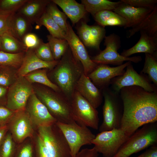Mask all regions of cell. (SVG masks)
Instances as JSON below:
<instances>
[{
	"label": "cell",
	"instance_id": "cell-1",
	"mask_svg": "<svg viewBox=\"0 0 157 157\" xmlns=\"http://www.w3.org/2000/svg\"><path fill=\"white\" fill-rule=\"evenodd\" d=\"M123 105L120 128L130 136L143 125L157 121V90L139 86L125 87L119 92Z\"/></svg>",
	"mask_w": 157,
	"mask_h": 157
},
{
	"label": "cell",
	"instance_id": "cell-2",
	"mask_svg": "<svg viewBox=\"0 0 157 157\" xmlns=\"http://www.w3.org/2000/svg\"><path fill=\"white\" fill-rule=\"evenodd\" d=\"M52 69L51 81L71 102L77 83L84 73L82 64L74 56L69 47Z\"/></svg>",
	"mask_w": 157,
	"mask_h": 157
},
{
	"label": "cell",
	"instance_id": "cell-3",
	"mask_svg": "<svg viewBox=\"0 0 157 157\" xmlns=\"http://www.w3.org/2000/svg\"><path fill=\"white\" fill-rule=\"evenodd\" d=\"M44 86L36 89L34 92L57 122L65 123L75 122L70 101L61 92Z\"/></svg>",
	"mask_w": 157,
	"mask_h": 157
},
{
	"label": "cell",
	"instance_id": "cell-4",
	"mask_svg": "<svg viewBox=\"0 0 157 157\" xmlns=\"http://www.w3.org/2000/svg\"><path fill=\"white\" fill-rule=\"evenodd\" d=\"M157 142L156 122L147 124L129 136L113 157H129Z\"/></svg>",
	"mask_w": 157,
	"mask_h": 157
},
{
	"label": "cell",
	"instance_id": "cell-5",
	"mask_svg": "<svg viewBox=\"0 0 157 157\" xmlns=\"http://www.w3.org/2000/svg\"><path fill=\"white\" fill-rule=\"evenodd\" d=\"M104 102L103 106V121L99 132L120 128L123 114V105L119 93L109 87L102 90Z\"/></svg>",
	"mask_w": 157,
	"mask_h": 157
},
{
	"label": "cell",
	"instance_id": "cell-6",
	"mask_svg": "<svg viewBox=\"0 0 157 157\" xmlns=\"http://www.w3.org/2000/svg\"><path fill=\"white\" fill-rule=\"evenodd\" d=\"M56 124L67 143L71 157H74L83 146L92 144L95 135L88 127L76 122L65 123L57 122Z\"/></svg>",
	"mask_w": 157,
	"mask_h": 157
},
{
	"label": "cell",
	"instance_id": "cell-7",
	"mask_svg": "<svg viewBox=\"0 0 157 157\" xmlns=\"http://www.w3.org/2000/svg\"><path fill=\"white\" fill-rule=\"evenodd\" d=\"M104 38L105 49L99 54L90 58L95 63L117 66L123 64L125 61L137 63L142 60V58L140 56L126 57L118 53L117 51L121 47V40L119 37L116 34H111L105 36Z\"/></svg>",
	"mask_w": 157,
	"mask_h": 157
},
{
	"label": "cell",
	"instance_id": "cell-8",
	"mask_svg": "<svg viewBox=\"0 0 157 157\" xmlns=\"http://www.w3.org/2000/svg\"><path fill=\"white\" fill-rule=\"evenodd\" d=\"M120 128L100 132L92 142L103 157H113L129 137Z\"/></svg>",
	"mask_w": 157,
	"mask_h": 157
},
{
	"label": "cell",
	"instance_id": "cell-9",
	"mask_svg": "<svg viewBox=\"0 0 157 157\" xmlns=\"http://www.w3.org/2000/svg\"><path fill=\"white\" fill-rule=\"evenodd\" d=\"M71 103L76 122L95 130L98 129L99 121L98 111L76 90Z\"/></svg>",
	"mask_w": 157,
	"mask_h": 157
},
{
	"label": "cell",
	"instance_id": "cell-10",
	"mask_svg": "<svg viewBox=\"0 0 157 157\" xmlns=\"http://www.w3.org/2000/svg\"><path fill=\"white\" fill-rule=\"evenodd\" d=\"M124 74L113 78L111 81V89L119 93L122 88L133 86H139L145 90L153 92L157 90V86L151 83L147 75L138 74L131 63L126 67Z\"/></svg>",
	"mask_w": 157,
	"mask_h": 157
},
{
	"label": "cell",
	"instance_id": "cell-11",
	"mask_svg": "<svg viewBox=\"0 0 157 157\" xmlns=\"http://www.w3.org/2000/svg\"><path fill=\"white\" fill-rule=\"evenodd\" d=\"M34 91L31 83L24 77L19 76L9 88L6 107L15 111L24 110Z\"/></svg>",
	"mask_w": 157,
	"mask_h": 157
},
{
	"label": "cell",
	"instance_id": "cell-12",
	"mask_svg": "<svg viewBox=\"0 0 157 157\" xmlns=\"http://www.w3.org/2000/svg\"><path fill=\"white\" fill-rule=\"evenodd\" d=\"M7 125L14 141L17 143L33 135L34 125L26 109L15 111Z\"/></svg>",
	"mask_w": 157,
	"mask_h": 157
},
{
	"label": "cell",
	"instance_id": "cell-13",
	"mask_svg": "<svg viewBox=\"0 0 157 157\" xmlns=\"http://www.w3.org/2000/svg\"><path fill=\"white\" fill-rule=\"evenodd\" d=\"M65 39L67 42L74 56L82 64L84 74L88 76L98 64L92 60L84 44L76 34L68 21L67 30L65 33Z\"/></svg>",
	"mask_w": 157,
	"mask_h": 157
},
{
	"label": "cell",
	"instance_id": "cell-14",
	"mask_svg": "<svg viewBox=\"0 0 157 157\" xmlns=\"http://www.w3.org/2000/svg\"><path fill=\"white\" fill-rule=\"evenodd\" d=\"M26 110L33 125L37 128L51 126L57 122L34 91L28 99Z\"/></svg>",
	"mask_w": 157,
	"mask_h": 157
},
{
	"label": "cell",
	"instance_id": "cell-15",
	"mask_svg": "<svg viewBox=\"0 0 157 157\" xmlns=\"http://www.w3.org/2000/svg\"><path fill=\"white\" fill-rule=\"evenodd\" d=\"M131 63V61H127L115 67H110L106 64H98L87 76L98 88L102 90L109 87L113 78L123 75L125 71V69Z\"/></svg>",
	"mask_w": 157,
	"mask_h": 157
},
{
	"label": "cell",
	"instance_id": "cell-16",
	"mask_svg": "<svg viewBox=\"0 0 157 157\" xmlns=\"http://www.w3.org/2000/svg\"><path fill=\"white\" fill-rule=\"evenodd\" d=\"M75 90L96 109L101 104L103 101L102 91L98 88L84 73L78 81Z\"/></svg>",
	"mask_w": 157,
	"mask_h": 157
},
{
	"label": "cell",
	"instance_id": "cell-17",
	"mask_svg": "<svg viewBox=\"0 0 157 157\" xmlns=\"http://www.w3.org/2000/svg\"><path fill=\"white\" fill-rule=\"evenodd\" d=\"M153 9L135 7L122 2L113 11L126 20L127 23L124 27L126 28L137 25Z\"/></svg>",
	"mask_w": 157,
	"mask_h": 157
},
{
	"label": "cell",
	"instance_id": "cell-18",
	"mask_svg": "<svg viewBox=\"0 0 157 157\" xmlns=\"http://www.w3.org/2000/svg\"><path fill=\"white\" fill-rule=\"evenodd\" d=\"M59 60L47 62L39 58L33 49H28L25 52L22 63L17 72L19 76L26 75L37 70L47 69L51 70L57 64Z\"/></svg>",
	"mask_w": 157,
	"mask_h": 157
},
{
	"label": "cell",
	"instance_id": "cell-19",
	"mask_svg": "<svg viewBox=\"0 0 157 157\" xmlns=\"http://www.w3.org/2000/svg\"><path fill=\"white\" fill-rule=\"evenodd\" d=\"M140 33V37L138 42L132 47L124 50L120 54L128 57L135 53H144L157 57V37L150 36L142 31Z\"/></svg>",
	"mask_w": 157,
	"mask_h": 157
},
{
	"label": "cell",
	"instance_id": "cell-20",
	"mask_svg": "<svg viewBox=\"0 0 157 157\" xmlns=\"http://www.w3.org/2000/svg\"><path fill=\"white\" fill-rule=\"evenodd\" d=\"M49 0H28L17 12L26 17L33 24L46 10Z\"/></svg>",
	"mask_w": 157,
	"mask_h": 157
},
{
	"label": "cell",
	"instance_id": "cell-21",
	"mask_svg": "<svg viewBox=\"0 0 157 157\" xmlns=\"http://www.w3.org/2000/svg\"><path fill=\"white\" fill-rule=\"evenodd\" d=\"M63 10L72 23L74 24L83 18L87 12L83 4L75 0H52Z\"/></svg>",
	"mask_w": 157,
	"mask_h": 157
},
{
	"label": "cell",
	"instance_id": "cell-22",
	"mask_svg": "<svg viewBox=\"0 0 157 157\" xmlns=\"http://www.w3.org/2000/svg\"><path fill=\"white\" fill-rule=\"evenodd\" d=\"M157 37V6L138 24L129 30L126 37L129 38L138 32Z\"/></svg>",
	"mask_w": 157,
	"mask_h": 157
},
{
	"label": "cell",
	"instance_id": "cell-23",
	"mask_svg": "<svg viewBox=\"0 0 157 157\" xmlns=\"http://www.w3.org/2000/svg\"><path fill=\"white\" fill-rule=\"evenodd\" d=\"M10 26L12 34L22 42L24 37L27 34L31 33L32 29V24L26 17L18 12L11 15Z\"/></svg>",
	"mask_w": 157,
	"mask_h": 157
},
{
	"label": "cell",
	"instance_id": "cell-24",
	"mask_svg": "<svg viewBox=\"0 0 157 157\" xmlns=\"http://www.w3.org/2000/svg\"><path fill=\"white\" fill-rule=\"evenodd\" d=\"M93 16L99 25L104 27L106 26H118L124 27L127 23L125 19L112 10L101 11Z\"/></svg>",
	"mask_w": 157,
	"mask_h": 157
},
{
	"label": "cell",
	"instance_id": "cell-25",
	"mask_svg": "<svg viewBox=\"0 0 157 157\" xmlns=\"http://www.w3.org/2000/svg\"><path fill=\"white\" fill-rule=\"evenodd\" d=\"M86 10L94 16L97 13L104 10H113L122 2L108 0H81Z\"/></svg>",
	"mask_w": 157,
	"mask_h": 157
},
{
	"label": "cell",
	"instance_id": "cell-26",
	"mask_svg": "<svg viewBox=\"0 0 157 157\" xmlns=\"http://www.w3.org/2000/svg\"><path fill=\"white\" fill-rule=\"evenodd\" d=\"M35 23L39 27L42 26H45L50 35L53 37L65 39V32L55 22L46 10Z\"/></svg>",
	"mask_w": 157,
	"mask_h": 157
},
{
	"label": "cell",
	"instance_id": "cell-27",
	"mask_svg": "<svg viewBox=\"0 0 157 157\" xmlns=\"http://www.w3.org/2000/svg\"><path fill=\"white\" fill-rule=\"evenodd\" d=\"M1 38L2 51L17 53L26 52L27 50L22 42L10 33L4 34Z\"/></svg>",
	"mask_w": 157,
	"mask_h": 157
},
{
	"label": "cell",
	"instance_id": "cell-28",
	"mask_svg": "<svg viewBox=\"0 0 157 157\" xmlns=\"http://www.w3.org/2000/svg\"><path fill=\"white\" fill-rule=\"evenodd\" d=\"M48 69H43L37 70L36 71L29 73L24 77L30 83L35 82L40 83L56 91L61 92L59 88L52 83L49 78L47 74Z\"/></svg>",
	"mask_w": 157,
	"mask_h": 157
},
{
	"label": "cell",
	"instance_id": "cell-29",
	"mask_svg": "<svg viewBox=\"0 0 157 157\" xmlns=\"http://www.w3.org/2000/svg\"><path fill=\"white\" fill-rule=\"evenodd\" d=\"M47 40L55 60H59L69 47L65 39H59L50 35L47 36Z\"/></svg>",
	"mask_w": 157,
	"mask_h": 157
},
{
	"label": "cell",
	"instance_id": "cell-30",
	"mask_svg": "<svg viewBox=\"0 0 157 157\" xmlns=\"http://www.w3.org/2000/svg\"><path fill=\"white\" fill-rule=\"evenodd\" d=\"M141 73L147 74L150 81L157 86V57L145 53L144 65Z\"/></svg>",
	"mask_w": 157,
	"mask_h": 157
},
{
	"label": "cell",
	"instance_id": "cell-31",
	"mask_svg": "<svg viewBox=\"0 0 157 157\" xmlns=\"http://www.w3.org/2000/svg\"><path fill=\"white\" fill-rule=\"evenodd\" d=\"M46 11L66 33L67 30V17L65 14L60 11L57 5L51 0L47 5Z\"/></svg>",
	"mask_w": 157,
	"mask_h": 157
},
{
	"label": "cell",
	"instance_id": "cell-32",
	"mask_svg": "<svg viewBox=\"0 0 157 157\" xmlns=\"http://www.w3.org/2000/svg\"><path fill=\"white\" fill-rule=\"evenodd\" d=\"M25 53L23 52L11 53L0 51V65L19 68L22 63Z\"/></svg>",
	"mask_w": 157,
	"mask_h": 157
},
{
	"label": "cell",
	"instance_id": "cell-33",
	"mask_svg": "<svg viewBox=\"0 0 157 157\" xmlns=\"http://www.w3.org/2000/svg\"><path fill=\"white\" fill-rule=\"evenodd\" d=\"M10 133H7L0 145V157H14L15 145Z\"/></svg>",
	"mask_w": 157,
	"mask_h": 157
},
{
	"label": "cell",
	"instance_id": "cell-34",
	"mask_svg": "<svg viewBox=\"0 0 157 157\" xmlns=\"http://www.w3.org/2000/svg\"><path fill=\"white\" fill-rule=\"evenodd\" d=\"M28 0H2L0 1V13L13 14L17 12Z\"/></svg>",
	"mask_w": 157,
	"mask_h": 157
},
{
	"label": "cell",
	"instance_id": "cell-35",
	"mask_svg": "<svg viewBox=\"0 0 157 157\" xmlns=\"http://www.w3.org/2000/svg\"><path fill=\"white\" fill-rule=\"evenodd\" d=\"M33 50L37 56L42 60L47 62L55 60L48 42L44 43L41 40L38 46Z\"/></svg>",
	"mask_w": 157,
	"mask_h": 157
},
{
	"label": "cell",
	"instance_id": "cell-36",
	"mask_svg": "<svg viewBox=\"0 0 157 157\" xmlns=\"http://www.w3.org/2000/svg\"><path fill=\"white\" fill-rule=\"evenodd\" d=\"M79 38L85 46L95 48V46L91 36L90 26L85 22L82 21L78 29Z\"/></svg>",
	"mask_w": 157,
	"mask_h": 157
},
{
	"label": "cell",
	"instance_id": "cell-37",
	"mask_svg": "<svg viewBox=\"0 0 157 157\" xmlns=\"http://www.w3.org/2000/svg\"><path fill=\"white\" fill-rule=\"evenodd\" d=\"M90 29L95 49L99 50L100 43L106 36L105 29L99 25L90 26Z\"/></svg>",
	"mask_w": 157,
	"mask_h": 157
},
{
	"label": "cell",
	"instance_id": "cell-38",
	"mask_svg": "<svg viewBox=\"0 0 157 157\" xmlns=\"http://www.w3.org/2000/svg\"><path fill=\"white\" fill-rule=\"evenodd\" d=\"M123 3L135 7L153 9L156 5L157 0H121Z\"/></svg>",
	"mask_w": 157,
	"mask_h": 157
},
{
	"label": "cell",
	"instance_id": "cell-39",
	"mask_svg": "<svg viewBox=\"0 0 157 157\" xmlns=\"http://www.w3.org/2000/svg\"><path fill=\"white\" fill-rule=\"evenodd\" d=\"M41 40L36 34L31 32L24 37L22 42L27 50L34 49L38 46Z\"/></svg>",
	"mask_w": 157,
	"mask_h": 157
},
{
	"label": "cell",
	"instance_id": "cell-40",
	"mask_svg": "<svg viewBox=\"0 0 157 157\" xmlns=\"http://www.w3.org/2000/svg\"><path fill=\"white\" fill-rule=\"evenodd\" d=\"M12 14L0 13V36L6 33L12 35L10 31V19Z\"/></svg>",
	"mask_w": 157,
	"mask_h": 157
},
{
	"label": "cell",
	"instance_id": "cell-41",
	"mask_svg": "<svg viewBox=\"0 0 157 157\" xmlns=\"http://www.w3.org/2000/svg\"><path fill=\"white\" fill-rule=\"evenodd\" d=\"M14 157H35V151L32 144H25L16 150Z\"/></svg>",
	"mask_w": 157,
	"mask_h": 157
},
{
	"label": "cell",
	"instance_id": "cell-42",
	"mask_svg": "<svg viewBox=\"0 0 157 157\" xmlns=\"http://www.w3.org/2000/svg\"><path fill=\"white\" fill-rule=\"evenodd\" d=\"M15 112L0 105V127L7 125Z\"/></svg>",
	"mask_w": 157,
	"mask_h": 157
},
{
	"label": "cell",
	"instance_id": "cell-43",
	"mask_svg": "<svg viewBox=\"0 0 157 157\" xmlns=\"http://www.w3.org/2000/svg\"><path fill=\"white\" fill-rule=\"evenodd\" d=\"M98 156L99 153L93 147L82 149L74 157H98Z\"/></svg>",
	"mask_w": 157,
	"mask_h": 157
},
{
	"label": "cell",
	"instance_id": "cell-44",
	"mask_svg": "<svg viewBox=\"0 0 157 157\" xmlns=\"http://www.w3.org/2000/svg\"><path fill=\"white\" fill-rule=\"evenodd\" d=\"M5 69L0 72V85L6 87L10 84L11 77L9 74Z\"/></svg>",
	"mask_w": 157,
	"mask_h": 157
},
{
	"label": "cell",
	"instance_id": "cell-45",
	"mask_svg": "<svg viewBox=\"0 0 157 157\" xmlns=\"http://www.w3.org/2000/svg\"><path fill=\"white\" fill-rule=\"evenodd\" d=\"M137 157H157V146L155 144Z\"/></svg>",
	"mask_w": 157,
	"mask_h": 157
},
{
	"label": "cell",
	"instance_id": "cell-46",
	"mask_svg": "<svg viewBox=\"0 0 157 157\" xmlns=\"http://www.w3.org/2000/svg\"><path fill=\"white\" fill-rule=\"evenodd\" d=\"M8 131L7 125L0 127V145Z\"/></svg>",
	"mask_w": 157,
	"mask_h": 157
},
{
	"label": "cell",
	"instance_id": "cell-47",
	"mask_svg": "<svg viewBox=\"0 0 157 157\" xmlns=\"http://www.w3.org/2000/svg\"><path fill=\"white\" fill-rule=\"evenodd\" d=\"M7 92V89L4 87L0 85V99L2 98Z\"/></svg>",
	"mask_w": 157,
	"mask_h": 157
},
{
	"label": "cell",
	"instance_id": "cell-48",
	"mask_svg": "<svg viewBox=\"0 0 157 157\" xmlns=\"http://www.w3.org/2000/svg\"><path fill=\"white\" fill-rule=\"evenodd\" d=\"M0 51H2V43L1 36H0Z\"/></svg>",
	"mask_w": 157,
	"mask_h": 157
},
{
	"label": "cell",
	"instance_id": "cell-49",
	"mask_svg": "<svg viewBox=\"0 0 157 157\" xmlns=\"http://www.w3.org/2000/svg\"></svg>",
	"mask_w": 157,
	"mask_h": 157
}]
</instances>
